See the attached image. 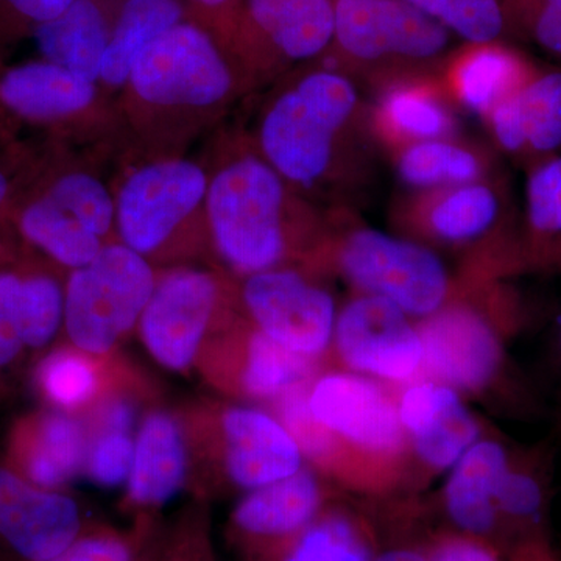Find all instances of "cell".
Segmentation results:
<instances>
[{
  "instance_id": "19",
  "label": "cell",
  "mask_w": 561,
  "mask_h": 561,
  "mask_svg": "<svg viewBox=\"0 0 561 561\" xmlns=\"http://www.w3.org/2000/svg\"><path fill=\"white\" fill-rule=\"evenodd\" d=\"M191 448L180 413L151 411L139 421L124 511L136 518L158 512L191 482Z\"/></svg>"
},
{
  "instance_id": "42",
  "label": "cell",
  "mask_w": 561,
  "mask_h": 561,
  "mask_svg": "<svg viewBox=\"0 0 561 561\" xmlns=\"http://www.w3.org/2000/svg\"><path fill=\"white\" fill-rule=\"evenodd\" d=\"M430 561H501L496 546L471 535H442L427 551Z\"/></svg>"
},
{
  "instance_id": "24",
  "label": "cell",
  "mask_w": 561,
  "mask_h": 561,
  "mask_svg": "<svg viewBox=\"0 0 561 561\" xmlns=\"http://www.w3.org/2000/svg\"><path fill=\"white\" fill-rule=\"evenodd\" d=\"M398 411L409 445L434 470L453 468L479 438V426L457 390L423 382L405 390Z\"/></svg>"
},
{
  "instance_id": "1",
  "label": "cell",
  "mask_w": 561,
  "mask_h": 561,
  "mask_svg": "<svg viewBox=\"0 0 561 561\" xmlns=\"http://www.w3.org/2000/svg\"><path fill=\"white\" fill-rule=\"evenodd\" d=\"M260 147L290 186L324 192L337 208L354 209L375 181L379 147L370 103L328 62L276 95L262 116Z\"/></svg>"
},
{
  "instance_id": "27",
  "label": "cell",
  "mask_w": 561,
  "mask_h": 561,
  "mask_svg": "<svg viewBox=\"0 0 561 561\" xmlns=\"http://www.w3.org/2000/svg\"><path fill=\"white\" fill-rule=\"evenodd\" d=\"M116 14L111 13L106 0H73L65 13L33 31L44 60L94 83L101 80Z\"/></svg>"
},
{
  "instance_id": "33",
  "label": "cell",
  "mask_w": 561,
  "mask_h": 561,
  "mask_svg": "<svg viewBox=\"0 0 561 561\" xmlns=\"http://www.w3.org/2000/svg\"><path fill=\"white\" fill-rule=\"evenodd\" d=\"M526 209L522 220L523 273L531 272L561 236V153L526 169Z\"/></svg>"
},
{
  "instance_id": "14",
  "label": "cell",
  "mask_w": 561,
  "mask_h": 561,
  "mask_svg": "<svg viewBox=\"0 0 561 561\" xmlns=\"http://www.w3.org/2000/svg\"><path fill=\"white\" fill-rule=\"evenodd\" d=\"M208 179L191 161L154 162L125 181L116 202L121 241L149 257L205 202Z\"/></svg>"
},
{
  "instance_id": "11",
  "label": "cell",
  "mask_w": 561,
  "mask_h": 561,
  "mask_svg": "<svg viewBox=\"0 0 561 561\" xmlns=\"http://www.w3.org/2000/svg\"><path fill=\"white\" fill-rule=\"evenodd\" d=\"M515 317V311H483L454 297L416 327L423 368L454 390L486 389L504 365V334Z\"/></svg>"
},
{
  "instance_id": "20",
  "label": "cell",
  "mask_w": 561,
  "mask_h": 561,
  "mask_svg": "<svg viewBox=\"0 0 561 561\" xmlns=\"http://www.w3.org/2000/svg\"><path fill=\"white\" fill-rule=\"evenodd\" d=\"M371 92L373 136L389 157L424 140L459 136L457 110L438 72L398 77Z\"/></svg>"
},
{
  "instance_id": "25",
  "label": "cell",
  "mask_w": 561,
  "mask_h": 561,
  "mask_svg": "<svg viewBox=\"0 0 561 561\" xmlns=\"http://www.w3.org/2000/svg\"><path fill=\"white\" fill-rule=\"evenodd\" d=\"M33 383L47 408L84 416L114 391L136 386L131 371L114 356H95L68 345L44 353Z\"/></svg>"
},
{
  "instance_id": "36",
  "label": "cell",
  "mask_w": 561,
  "mask_h": 561,
  "mask_svg": "<svg viewBox=\"0 0 561 561\" xmlns=\"http://www.w3.org/2000/svg\"><path fill=\"white\" fill-rule=\"evenodd\" d=\"M20 311L25 350L49 348L65 330V287L46 273L21 276Z\"/></svg>"
},
{
  "instance_id": "30",
  "label": "cell",
  "mask_w": 561,
  "mask_h": 561,
  "mask_svg": "<svg viewBox=\"0 0 561 561\" xmlns=\"http://www.w3.org/2000/svg\"><path fill=\"white\" fill-rule=\"evenodd\" d=\"M184 20L183 0H122L103 58V83H128L133 66L146 47Z\"/></svg>"
},
{
  "instance_id": "23",
  "label": "cell",
  "mask_w": 561,
  "mask_h": 561,
  "mask_svg": "<svg viewBox=\"0 0 561 561\" xmlns=\"http://www.w3.org/2000/svg\"><path fill=\"white\" fill-rule=\"evenodd\" d=\"M538 65L508 41L463 43L443 62V88L457 111L486 116L522 90Z\"/></svg>"
},
{
  "instance_id": "21",
  "label": "cell",
  "mask_w": 561,
  "mask_h": 561,
  "mask_svg": "<svg viewBox=\"0 0 561 561\" xmlns=\"http://www.w3.org/2000/svg\"><path fill=\"white\" fill-rule=\"evenodd\" d=\"M88 442L83 416L46 408L13 424L3 465L35 485L65 490L83 474Z\"/></svg>"
},
{
  "instance_id": "26",
  "label": "cell",
  "mask_w": 561,
  "mask_h": 561,
  "mask_svg": "<svg viewBox=\"0 0 561 561\" xmlns=\"http://www.w3.org/2000/svg\"><path fill=\"white\" fill-rule=\"evenodd\" d=\"M512 454L497 440H478L453 467L445 507L461 534L489 541L502 534L496 494Z\"/></svg>"
},
{
  "instance_id": "28",
  "label": "cell",
  "mask_w": 561,
  "mask_h": 561,
  "mask_svg": "<svg viewBox=\"0 0 561 561\" xmlns=\"http://www.w3.org/2000/svg\"><path fill=\"white\" fill-rule=\"evenodd\" d=\"M94 98V81L46 60L11 68L0 79V101L27 119L72 116L87 110Z\"/></svg>"
},
{
  "instance_id": "46",
  "label": "cell",
  "mask_w": 561,
  "mask_h": 561,
  "mask_svg": "<svg viewBox=\"0 0 561 561\" xmlns=\"http://www.w3.org/2000/svg\"><path fill=\"white\" fill-rule=\"evenodd\" d=\"M375 561H430L427 552L415 551V549H391L375 557Z\"/></svg>"
},
{
  "instance_id": "35",
  "label": "cell",
  "mask_w": 561,
  "mask_h": 561,
  "mask_svg": "<svg viewBox=\"0 0 561 561\" xmlns=\"http://www.w3.org/2000/svg\"><path fill=\"white\" fill-rule=\"evenodd\" d=\"M161 526L157 518H136L127 530L87 526L79 538L46 561H149Z\"/></svg>"
},
{
  "instance_id": "3",
  "label": "cell",
  "mask_w": 561,
  "mask_h": 561,
  "mask_svg": "<svg viewBox=\"0 0 561 561\" xmlns=\"http://www.w3.org/2000/svg\"><path fill=\"white\" fill-rule=\"evenodd\" d=\"M205 203L214 247L232 272L247 278L286 267L295 250L290 184L262 154L225 165Z\"/></svg>"
},
{
  "instance_id": "34",
  "label": "cell",
  "mask_w": 561,
  "mask_h": 561,
  "mask_svg": "<svg viewBox=\"0 0 561 561\" xmlns=\"http://www.w3.org/2000/svg\"><path fill=\"white\" fill-rule=\"evenodd\" d=\"M20 228L28 242L70 272L90 264L103 249L99 236L47 197L25 208Z\"/></svg>"
},
{
  "instance_id": "32",
  "label": "cell",
  "mask_w": 561,
  "mask_h": 561,
  "mask_svg": "<svg viewBox=\"0 0 561 561\" xmlns=\"http://www.w3.org/2000/svg\"><path fill=\"white\" fill-rule=\"evenodd\" d=\"M496 508L512 551L523 542L546 538L548 486L538 457L512 456L497 490Z\"/></svg>"
},
{
  "instance_id": "48",
  "label": "cell",
  "mask_w": 561,
  "mask_h": 561,
  "mask_svg": "<svg viewBox=\"0 0 561 561\" xmlns=\"http://www.w3.org/2000/svg\"><path fill=\"white\" fill-rule=\"evenodd\" d=\"M7 192H9V181H7L5 175L0 172V203L5 198Z\"/></svg>"
},
{
  "instance_id": "40",
  "label": "cell",
  "mask_w": 561,
  "mask_h": 561,
  "mask_svg": "<svg viewBox=\"0 0 561 561\" xmlns=\"http://www.w3.org/2000/svg\"><path fill=\"white\" fill-rule=\"evenodd\" d=\"M149 561H217L205 501L184 508L169 527H161Z\"/></svg>"
},
{
  "instance_id": "47",
  "label": "cell",
  "mask_w": 561,
  "mask_h": 561,
  "mask_svg": "<svg viewBox=\"0 0 561 561\" xmlns=\"http://www.w3.org/2000/svg\"><path fill=\"white\" fill-rule=\"evenodd\" d=\"M556 351H557V365H559V370L561 373V316L559 319V323H557Z\"/></svg>"
},
{
  "instance_id": "17",
  "label": "cell",
  "mask_w": 561,
  "mask_h": 561,
  "mask_svg": "<svg viewBox=\"0 0 561 561\" xmlns=\"http://www.w3.org/2000/svg\"><path fill=\"white\" fill-rule=\"evenodd\" d=\"M80 505L65 490L35 485L0 465V552L14 561H46L87 529Z\"/></svg>"
},
{
  "instance_id": "15",
  "label": "cell",
  "mask_w": 561,
  "mask_h": 561,
  "mask_svg": "<svg viewBox=\"0 0 561 561\" xmlns=\"http://www.w3.org/2000/svg\"><path fill=\"white\" fill-rule=\"evenodd\" d=\"M334 20L335 0H242L230 36L261 68L294 65L327 54Z\"/></svg>"
},
{
  "instance_id": "29",
  "label": "cell",
  "mask_w": 561,
  "mask_h": 561,
  "mask_svg": "<svg viewBox=\"0 0 561 561\" xmlns=\"http://www.w3.org/2000/svg\"><path fill=\"white\" fill-rule=\"evenodd\" d=\"M390 160L408 191L440 190L496 175L493 153L460 136L413 144L391 153Z\"/></svg>"
},
{
  "instance_id": "5",
  "label": "cell",
  "mask_w": 561,
  "mask_h": 561,
  "mask_svg": "<svg viewBox=\"0 0 561 561\" xmlns=\"http://www.w3.org/2000/svg\"><path fill=\"white\" fill-rule=\"evenodd\" d=\"M321 254L359 294L383 298L416 319L437 312L459 291L434 251L368 227L353 208L334 209Z\"/></svg>"
},
{
  "instance_id": "8",
  "label": "cell",
  "mask_w": 561,
  "mask_h": 561,
  "mask_svg": "<svg viewBox=\"0 0 561 561\" xmlns=\"http://www.w3.org/2000/svg\"><path fill=\"white\" fill-rule=\"evenodd\" d=\"M157 279L142 254L124 243L103 245L95 260L70 272L66 283L68 343L95 356H114L138 328Z\"/></svg>"
},
{
  "instance_id": "16",
  "label": "cell",
  "mask_w": 561,
  "mask_h": 561,
  "mask_svg": "<svg viewBox=\"0 0 561 561\" xmlns=\"http://www.w3.org/2000/svg\"><path fill=\"white\" fill-rule=\"evenodd\" d=\"M409 319L393 302L359 294L337 313L332 345L351 370L411 381L423 368V346Z\"/></svg>"
},
{
  "instance_id": "38",
  "label": "cell",
  "mask_w": 561,
  "mask_h": 561,
  "mask_svg": "<svg viewBox=\"0 0 561 561\" xmlns=\"http://www.w3.org/2000/svg\"><path fill=\"white\" fill-rule=\"evenodd\" d=\"M46 197L101 239L108 234L116 221V203L108 190L88 173L76 172L61 176Z\"/></svg>"
},
{
  "instance_id": "13",
  "label": "cell",
  "mask_w": 561,
  "mask_h": 561,
  "mask_svg": "<svg viewBox=\"0 0 561 561\" xmlns=\"http://www.w3.org/2000/svg\"><path fill=\"white\" fill-rule=\"evenodd\" d=\"M317 360L306 359L245 323L220 330L203 350L197 371L214 390L245 401L279 400L311 381Z\"/></svg>"
},
{
  "instance_id": "10",
  "label": "cell",
  "mask_w": 561,
  "mask_h": 561,
  "mask_svg": "<svg viewBox=\"0 0 561 561\" xmlns=\"http://www.w3.org/2000/svg\"><path fill=\"white\" fill-rule=\"evenodd\" d=\"M220 300L219 280L201 268H175L158 278L138 324L151 359L169 371L197 370L203 350L220 331Z\"/></svg>"
},
{
  "instance_id": "22",
  "label": "cell",
  "mask_w": 561,
  "mask_h": 561,
  "mask_svg": "<svg viewBox=\"0 0 561 561\" xmlns=\"http://www.w3.org/2000/svg\"><path fill=\"white\" fill-rule=\"evenodd\" d=\"M496 149L524 169L561 150V68L538 66L483 119Z\"/></svg>"
},
{
  "instance_id": "18",
  "label": "cell",
  "mask_w": 561,
  "mask_h": 561,
  "mask_svg": "<svg viewBox=\"0 0 561 561\" xmlns=\"http://www.w3.org/2000/svg\"><path fill=\"white\" fill-rule=\"evenodd\" d=\"M324 490L308 468L247 491L228 519V540L250 559L289 540L324 511Z\"/></svg>"
},
{
  "instance_id": "2",
  "label": "cell",
  "mask_w": 561,
  "mask_h": 561,
  "mask_svg": "<svg viewBox=\"0 0 561 561\" xmlns=\"http://www.w3.org/2000/svg\"><path fill=\"white\" fill-rule=\"evenodd\" d=\"M390 220L411 241L470 251L478 280L523 273L522 220L500 173L440 190L408 191L391 206Z\"/></svg>"
},
{
  "instance_id": "45",
  "label": "cell",
  "mask_w": 561,
  "mask_h": 561,
  "mask_svg": "<svg viewBox=\"0 0 561 561\" xmlns=\"http://www.w3.org/2000/svg\"><path fill=\"white\" fill-rule=\"evenodd\" d=\"M531 272H561V236L546 250V253L537 261V264L531 267Z\"/></svg>"
},
{
  "instance_id": "44",
  "label": "cell",
  "mask_w": 561,
  "mask_h": 561,
  "mask_svg": "<svg viewBox=\"0 0 561 561\" xmlns=\"http://www.w3.org/2000/svg\"><path fill=\"white\" fill-rule=\"evenodd\" d=\"M192 7L224 25L225 36H230L232 20L242 0H187Z\"/></svg>"
},
{
  "instance_id": "4",
  "label": "cell",
  "mask_w": 561,
  "mask_h": 561,
  "mask_svg": "<svg viewBox=\"0 0 561 561\" xmlns=\"http://www.w3.org/2000/svg\"><path fill=\"white\" fill-rule=\"evenodd\" d=\"M454 35L405 0H335L334 36L323 55L362 88L440 72Z\"/></svg>"
},
{
  "instance_id": "37",
  "label": "cell",
  "mask_w": 561,
  "mask_h": 561,
  "mask_svg": "<svg viewBox=\"0 0 561 561\" xmlns=\"http://www.w3.org/2000/svg\"><path fill=\"white\" fill-rule=\"evenodd\" d=\"M463 43L505 39L504 0H405Z\"/></svg>"
},
{
  "instance_id": "43",
  "label": "cell",
  "mask_w": 561,
  "mask_h": 561,
  "mask_svg": "<svg viewBox=\"0 0 561 561\" xmlns=\"http://www.w3.org/2000/svg\"><path fill=\"white\" fill-rule=\"evenodd\" d=\"M73 0H0V13L9 27H32L54 21Z\"/></svg>"
},
{
  "instance_id": "39",
  "label": "cell",
  "mask_w": 561,
  "mask_h": 561,
  "mask_svg": "<svg viewBox=\"0 0 561 561\" xmlns=\"http://www.w3.org/2000/svg\"><path fill=\"white\" fill-rule=\"evenodd\" d=\"M505 39L561 61V0H504Z\"/></svg>"
},
{
  "instance_id": "41",
  "label": "cell",
  "mask_w": 561,
  "mask_h": 561,
  "mask_svg": "<svg viewBox=\"0 0 561 561\" xmlns=\"http://www.w3.org/2000/svg\"><path fill=\"white\" fill-rule=\"evenodd\" d=\"M21 275L0 273V375L11 370L24 353L20 311Z\"/></svg>"
},
{
  "instance_id": "31",
  "label": "cell",
  "mask_w": 561,
  "mask_h": 561,
  "mask_svg": "<svg viewBox=\"0 0 561 561\" xmlns=\"http://www.w3.org/2000/svg\"><path fill=\"white\" fill-rule=\"evenodd\" d=\"M370 530L351 513L324 508L289 540L243 561H375Z\"/></svg>"
},
{
  "instance_id": "6",
  "label": "cell",
  "mask_w": 561,
  "mask_h": 561,
  "mask_svg": "<svg viewBox=\"0 0 561 561\" xmlns=\"http://www.w3.org/2000/svg\"><path fill=\"white\" fill-rule=\"evenodd\" d=\"M180 415L190 440L192 471L201 465L225 485L260 489L302 468L305 457L297 442L272 413L203 402Z\"/></svg>"
},
{
  "instance_id": "9",
  "label": "cell",
  "mask_w": 561,
  "mask_h": 561,
  "mask_svg": "<svg viewBox=\"0 0 561 561\" xmlns=\"http://www.w3.org/2000/svg\"><path fill=\"white\" fill-rule=\"evenodd\" d=\"M128 83L151 105L201 108L224 101L234 76L219 38L201 22L184 20L146 47Z\"/></svg>"
},
{
  "instance_id": "12",
  "label": "cell",
  "mask_w": 561,
  "mask_h": 561,
  "mask_svg": "<svg viewBox=\"0 0 561 561\" xmlns=\"http://www.w3.org/2000/svg\"><path fill=\"white\" fill-rule=\"evenodd\" d=\"M241 298L250 323L291 353L319 360L332 345L334 298L298 268L247 276Z\"/></svg>"
},
{
  "instance_id": "7",
  "label": "cell",
  "mask_w": 561,
  "mask_h": 561,
  "mask_svg": "<svg viewBox=\"0 0 561 561\" xmlns=\"http://www.w3.org/2000/svg\"><path fill=\"white\" fill-rule=\"evenodd\" d=\"M312 415L348 457L356 489L378 491L394 481L409 440L398 404L378 383L348 373H328L308 387Z\"/></svg>"
}]
</instances>
